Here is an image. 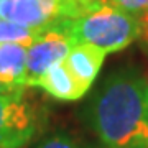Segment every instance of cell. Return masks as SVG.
I'll list each match as a JSON object with an SVG mask.
<instances>
[{
  "label": "cell",
  "mask_w": 148,
  "mask_h": 148,
  "mask_svg": "<svg viewBox=\"0 0 148 148\" xmlns=\"http://www.w3.org/2000/svg\"><path fill=\"white\" fill-rule=\"evenodd\" d=\"M84 115L102 148H148V79L135 66L112 71Z\"/></svg>",
  "instance_id": "cell-1"
},
{
  "label": "cell",
  "mask_w": 148,
  "mask_h": 148,
  "mask_svg": "<svg viewBox=\"0 0 148 148\" xmlns=\"http://www.w3.org/2000/svg\"><path fill=\"white\" fill-rule=\"evenodd\" d=\"M54 30L64 33L73 45L87 43L106 53H115L142 35V21L140 16L130 12L106 3L74 20L64 21Z\"/></svg>",
  "instance_id": "cell-2"
},
{
  "label": "cell",
  "mask_w": 148,
  "mask_h": 148,
  "mask_svg": "<svg viewBox=\"0 0 148 148\" xmlns=\"http://www.w3.org/2000/svg\"><path fill=\"white\" fill-rule=\"evenodd\" d=\"M38 130V114L23 89L0 94V148H23Z\"/></svg>",
  "instance_id": "cell-3"
},
{
  "label": "cell",
  "mask_w": 148,
  "mask_h": 148,
  "mask_svg": "<svg viewBox=\"0 0 148 148\" xmlns=\"http://www.w3.org/2000/svg\"><path fill=\"white\" fill-rule=\"evenodd\" d=\"M73 43L59 30H43L35 41L28 46L27 68H25V87H36L48 69L58 63H63L68 56Z\"/></svg>",
  "instance_id": "cell-4"
},
{
  "label": "cell",
  "mask_w": 148,
  "mask_h": 148,
  "mask_svg": "<svg viewBox=\"0 0 148 148\" xmlns=\"http://www.w3.org/2000/svg\"><path fill=\"white\" fill-rule=\"evenodd\" d=\"M106 54L107 53L102 51L101 48L87 45V43H74L71 46L68 56L64 59V64L76 77L77 84L82 87L84 92H87V89L97 77Z\"/></svg>",
  "instance_id": "cell-5"
},
{
  "label": "cell",
  "mask_w": 148,
  "mask_h": 148,
  "mask_svg": "<svg viewBox=\"0 0 148 148\" xmlns=\"http://www.w3.org/2000/svg\"><path fill=\"white\" fill-rule=\"evenodd\" d=\"M28 46L23 43L0 45V84L7 89L16 90L25 87Z\"/></svg>",
  "instance_id": "cell-6"
},
{
  "label": "cell",
  "mask_w": 148,
  "mask_h": 148,
  "mask_svg": "<svg viewBox=\"0 0 148 148\" xmlns=\"http://www.w3.org/2000/svg\"><path fill=\"white\" fill-rule=\"evenodd\" d=\"M36 87H41L45 92H48L54 99L66 102L77 101L86 94L82 87L77 84L76 77L71 74V71L66 68L64 61L48 69L45 76L38 81Z\"/></svg>",
  "instance_id": "cell-7"
},
{
  "label": "cell",
  "mask_w": 148,
  "mask_h": 148,
  "mask_svg": "<svg viewBox=\"0 0 148 148\" xmlns=\"http://www.w3.org/2000/svg\"><path fill=\"white\" fill-rule=\"evenodd\" d=\"M40 33L41 32H38V30H32V28L13 23L10 20L0 18V45H3V43H23V45L30 46Z\"/></svg>",
  "instance_id": "cell-8"
},
{
  "label": "cell",
  "mask_w": 148,
  "mask_h": 148,
  "mask_svg": "<svg viewBox=\"0 0 148 148\" xmlns=\"http://www.w3.org/2000/svg\"><path fill=\"white\" fill-rule=\"evenodd\" d=\"M36 148H95L94 145L74 137L68 132H56L43 138Z\"/></svg>",
  "instance_id": "cell-9"
},
{
  "label": "cell",
  "mask_w": 148,
  "mask_h": 148,
  "mask_svg": "<svg viewBox=\"0 0 148 148\" xmlns=\"http://www.w3.org/2000/svg\"><path fill=\"white\" fill-rule=\"evenodd\" d=\"M109 3L137 16H142L148 12V0H109Z\"/></svg>",
  "instance_id": "cell-10"
},
{
  "label": "cell",
  "mask_w": 148,
  "mask_h": 148,
  "mask_svg": "<svg viewBox=\"0 0 148 148\" xmlns=\"http://www.w3.org/2000/svg\"><path fill=\"white\" fill-rule=\"evenodd\" d=\"M3 2H5V0H0V7H2V3H3Z\"/></svg>",
  "instance_id": "cell-11"
}]
</instances>
